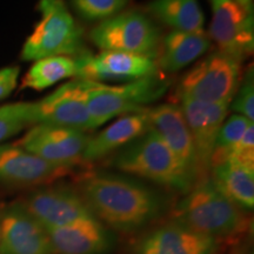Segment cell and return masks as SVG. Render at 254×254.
Returning <instances> with one entry per match:
<instances>
[{
    "instance_id": "6da1fadb",
    "label": "cell",
    "mask_w": 254,
    "mask_h": 254,
    "mask_svg": "<svg viewBox=\"0 0 254 254\" xmlns=\"http://www.w3.org/2000/svg\"><path fill=\"white\" fill-rule=\"evenodd\" d=\"M77 190L95 219L114 231L141 230L168 208V199L160 190L119 174L90 173Z\"/></svg>"
},
{
    "instance_id": "7a4b0ae2",
    "label": "cell",
    "mask_w": 254,
    "mask_h": 254,
    "mask_svg": "<svg viewBox=\"0 0 254 254\" xmlns=\"http://www.w3.org/2000/svg\"><path fill=\"white\" fill-rule=\"evenodd\" d=\"M173 220L218 243L243 236L252 227L246 211L228 199L211 177L196 183L178 202Z\"/></svg>"
},
{
    "instance_id": "3957f363",
    "label": "cell",
    "mask_w": 254,
    "mask_h": 254,
    "mask_svg": "<svg viewBox=\"0 0 254 254\" xmlns=\"http://www.w3.org/2000/svg\"><path fill=\"white\" fill-rule=\"evenodd\" d=\"M112 166L120 172L150 180L184 194L194 186L176 155L152 128L119 150L112 159Z\"/></svg>"
},
{
    "instance_id": "277c9868",
    "label": "cell",
    "mask_w": 254,
    "mask_h": 254,
    "mask_svg": "<svg viewBox=\"0 0 254 254\" xmlns=\"http://www.w3.org/2000/svg\"><path fill=\"white\" fill-rule=\"evenodd\" d=\"M40 20L25 41L21 59L25 62L53 56L79 57L87 52L84 31L74 20L65 0H39Z\"/></svg>"
},
{
    "instance_id": "5b68a950",
    "label": "cell",
    "mask_w": 254,
    "mask_h": 254,
    "mask_svg": "<svg viewBox=\"0 0 254 254\" xmlns=\"http://www.w3.org/2000/svg\"><path fill=\"white\" fill-rule=\"evenodd\" d=\"M170 85L160 72L117 86L97 82L87 99L92 127L97 128L116 117L142 112L147 105L161 99Z\"/></svg>"
},
{
    "instance_id": "8992f818",
    "label": "cell",
    "mask_w": 254,
    "mask_h": 254,
    "mask_svg": "<svg viewBox=\"0 0 254 254\" xmlns=\"http://www.w3.org/2000/svg\"><path fill=\"white\" fill-rule=\"evenodd\" d=\"M240 65L219 50L209 53L180 78L176 88L178 99L231 104L240 84Z\"/></svg>"
},
{
    "instance_id": "52a82bcc",
    "label": "cell",
    "mask_w": 254,
    "mask_h": 254,
    "mask_svg": "<svg viewBox=\"0 0 254 254\" xmlns=\"http://www.w3.org/2000/svg\"><path fill=\"white\" fill-rule=\"evenodd\" d=\"M161 32L150 17L136 11L123 12L100 21L90 32V39L101 51H118L155 60Z\"/></svg>"
},
{
    "instance_id": "ba28073f",
    "label": "cell",
    "mask_w": 254,
    "mask_h": 254,
    "mask_svg": "<svg viewBox=\"0 0 254 254\" xmlns=\"http://www.w3.org/2000/svg\"><path fill=\"white\" fill-rule=\"evenodd\" d=\"M97 82L75 78L39 101L25 103V117L30 126L51 125L87 131L93 129L87 107L90 92Z\"/></svg>"
},
{
    "instance_id": "9c48e42d",
    "label": "cell",
    "mask_w": 254,
    "mask_h": 254,
    "mask_svg": "<svg viewBox=\"0 0 254 254\" xmlns=\"http://www.w3.org/2000/svg\"><path fill=\"white\" fill-rule=\"evenodd\" d=\"M213 12L209 37L219 51L243 63L253 53L252 0H209Z\"/></svg>"
},
{
    "instance_id": "30bf717a",
    "label": "cell",
    "mask_w": 254,
    "mask_h": 254,
    "mask_svg": "<svg viewBox=\"0 0 254 254\" xmlns=\"http://www.w3.org/2000/svg\"><path fill=\"white\" fill-rule=\"evenodd\" d=\"M23 205L45 228L63 227L95 218L77 189L68 185H51L38 189Z\"/></svg>"
},
{
    "instance_id": "8fae6325",
    "label": "cell",
    "mask_w": 254,
    "mask_h": 254,
    "mask_svg": "<svg viewBox=\"0 0 254 254\" xmlns=\"http://www.w3.org/2000/svg\"><path fill=\"white\" fill-rule=\"evenodd\" d=\"M88 136L78 129L34 125L17 145L51 164L74 168L81 161Z\"/></svg>"
},
{
    "instance_id": "7c38bea8",
    "label": "cell",
    "mask_w": 254,
    "mask_h": 254,
    "mask_svg": "<svg viewBox=\"0 0 254 254\" xmlns=\"http://www.w3.org/2000/svg\"><path fill=\"white\" fill-rule=\"evenodd\" d=\"M0 254H56L46 228L14 202L0 213Z\"/></svg>"
},
{
    "instance_id": "4fadbf2b",
    "label": "cell",
    "mask_w": 254,
    "mask_h": 254,
    "mask_svg": "<svg viewBox=\"0 0 254 254\" xmlns=\"http://www.w3.org/2000/svg\"><path fill=\"white\" fill-rule=\"evenodd\" d=\"M74 58L75 77L101 84L103 81H134L159 72L155 60L118 51H101L98 55H91L87 51Z\"/></svg>"
},
{
    "instance_id": "5bb4252c",
    "label": "cell",
    "mask_w": 254,
    "mask_h": 254,
    "mask_svg": "<svg viewBox=\"0 0 254 254\" xmlns=\"http://www.w3.org/2000/svg\"><path fill=\"white\" fill-rule=\"evenodd\" d=\"M147 116L151 128L157 132L172 151L195 185L202 179L201 168L194 141L180 107L174 104H161L154 109L147 110Z\"/></svg>"
},
{
    "instance_id": "9a60e30c",
    "label": "cell",
    "mask_w": 254,
    "mask_h": 254,
    "mask_svg": "<svg viewBox=\"0 0 254 254\" xmlns=\"http://www.w3.org/2000/svg\"><path fill=\"white\" fill-rule=\"evenodd\" d=\"M178 106L182 110L187 127L194 141L202 179H204L211 173L215 141L230 111V104H209L179 98Z\"/></svg>"
},
{
    "instance_id": "2e32d148",
    "label": "cell",
    "mask_w": 254,
    "mask_h": 254,
    "mask_svg": "<svg viewBox=\"0 0 254 254\" xmlns=\"http://www.w3.org/2000/svg\"><path fill=\"white\" fill-rule=\"evenodd\" d=\"M73 167L51 164L17 144L0 145V184L6 186H38L55 183Z\"/></svg>"
},
{
    "instance_id": "e0dca14e",
    "label": "cell",
    "mask_w": 254,
    "mask_h": 254,
    "mask_svg": "<svg viewBox=\"0 0 254 254\" xmlns=\"http://www.w3.org/2000/svg\"><path fill=\"white\" fill-rule=\"evenodd\" d=\"M218 241L177 221L153 228L135 243L132 254H209Z\"/></svg>"
},
{
    "instance_id": "ac0fdd59",
    "label": "cell",
    "mask_w": 254,
    "mask_h": 254,
    "mask_svg": "<svg viewBox=\"0 0 254 254\" xmlns=\"http://www.w3.org/2000/svg\"><path fill=\"white\" fill-rule=\"evenodd\" d=\"M46 231L56 254H109L116 246L114 234L95 218Z\"/></svg>"
},
{
    "instance_id": "d6986e66",
    "label": "cell",
    "mask_w": 254,
    "mask_h": 254,
    "mask_svg": "<svg viewBox=\"0 0 254 254\" xmlns=\"http://www.w3.org/2000/svg\"><path fill=\"white\" fill-rule=\"evenodd\" d=\"M151 128L147 110L127 114L98 134L88 138L82 153V163H94L113 152L122 150L132 141L144 135Z\"/></svg>"
},
{
    "instance_id": "ffe728a7",
    "label": "cell",
    "mask_w": 254,
    "mask_h": 254,
    "mask_svg": "<svg viewBox=\"0 0 254 254\" xmlns=\"http://www.w3.org/2000/svg\"><path fill=\"white\" fill-rule=\"evenodd\" d=\"M211 47L205 33L171 31L161 38L155 64L159 71L174 73L204 56Z\"/></svg>"
},
{
    "instance_id": "44dd1931",
    "label": "cell",
    "mask_w": 254,
    "mask_h": 254,
    "mask_svg": "<svg viewBox=\"0 0 254 254\" xmlns=\"http://www.w3.org/2000/svg\"><path fill=\"white\" fill-rule=\"evenodd\" d=\"M215 186L244 211L254 207V167L227 158L211 168Z\"/></svg>"
},
{
    "instance_id": "7402d4cb",
    "label": "cell",
    "mask_w": 254,
    "mask_h": 254,
    "mask_svg": "<svg viewBox=\"0 0 254 254\" xmlns=\"http://www.w3.org/2000/svg\"><path fill=\"white\" fill-rule=\"evenodd\" d=\"M147 9L173 31L204 33L205 18L198 0H153Z\"/></svg>"
},
{
    "instance_id": "603a6c76",
    "label": "cell",
    "mask_w": 254,
    "mask_h": 254,
    "mask_svg": "<svg viewBox=\"0 0 254 254\" xmlns=\"http://www.w3.org/2000/svg\"><path fill=\"white\" fill-rule=\"evenodd\" d=\"M77 75L74 57L53 56L36 60L21 81L20 88L44 91L57 82Z\"/></svg>"
},
{
    "instance_id": "cb8c5ba5",
    "label": "cell",
    "mask_w": 254,
    "mask_h": 254,
    "mask_svg": "<svg viewBox=\"0 0 254 254\" xmlns=\"http://www.w3.org/2000/svg\"><path fill=\"white\" fill-rule=\"evenodd\" d=\"M252 124V120L237 113L232 114L230 118L225 119L218 134L217 141H215L213 157H212V166L228 158L234 146L238 144L241 136Z\"/></svg>"
},
{
    "instance_id": "d4e9b609",
    "label": "cell",
    "mask_w": 254,
    "mask_h": 254,
    "mask_svg": "<svg viewBox=\"0 0 254 254\" xmlns=\"http://www.w3.org/2000/svg\"><path fill=\"white\" fill-rule=\"evenodd\" d=\"M131 0H72V6L86 20H106L127 7Z\"/></svg>"
},
{
    "instance_id": "484cf974",
    "label": "cell",
    "mask_w": 254,
    "mask_h": 254,
    "mask_svg": "<svg viewBox=\"0 0 254 254\" xmlns=\"http://www.w3.org/2000/svg\"><path fill=\"white\" fill-rule=\"evenodd\" d=\"M24 106L25 103L0 106V145L30 126L25 117Z\"/></svg>"
},
{
    "instance_id": "4316f807",
    "label": "cell",
    "mask_w": 254,
    "mask_h": 254,
    "mask_svg": "<svg viewBox=\"0 0 254 254\" xmlns=\"http://www.w3.org/2000/svg\"><path fill=\"white\" fill-rule=\"evenodd\" d=\"M230 106L231 110H233L237 114H241L252 122L254 120V79L252 66L246 72L243 81H240Z\"/></svg>"
},
{
    "instance_id": "83f0119b",
    "label": "cell",
    "mask_w": 254,
    "mask_h": 254,
    "mask_svg": "<svg viewBox=\"0 0 254 254\" xmlns=\"http://www.w3.org/2000/svg\"><path fill=\"white\" fill-rule=\"evenodd\" d=\"M228 158L234 159L238 163L254 167V126L253 124L246 129L238 144L234 146Z\"/></svg>"
},
{
    "instance_id": "f1b7e54d",
    "label": "cell",
    "mask_w": 254,
    "mask_h": 254,
    "mask_svg": "<svg viewBox=\"0 0 254 254\" xmlns=\"http://www.w3.org/2000/svg\"><path fill=\"white\" fill-rule=\"evenodd\" d=\"M20 68L18 66H7L0 68V100L9 97L17 87Z\"/></svg>"
},
{
    "instance_id": "f546056e",
    "label": "cell",
    "mask_w": 254,
    "mask_h": 254,
    "mask_svg": "<svg viewBox=\"0 0 254 254\" xmlns=\"http://www.w3.org/2000/svg\"><path fill=\"white\" fill-rule=\"evenodd\" d=\"M219 244H220V243H219ZM219 244H218V246L215 247V249L212 251V252L209 254H225L224 252H222V251H220V249H219Z\"/></svg>"
},
{
    "instance_id": "4dcf8cb0",
    "label": "cell",
    "mask_w": 254,
    "mask_h": 254,
    "mask_svg": "<svg viewBox=\"0 0 254 254\" xmlns=\"http://www.w3.org/2000/svg\"><path fill=\"white\" fill-rule=\"evenodd\" d=\"M247 254H253V253H247Z\"/></svg>"
}]
</instances>
